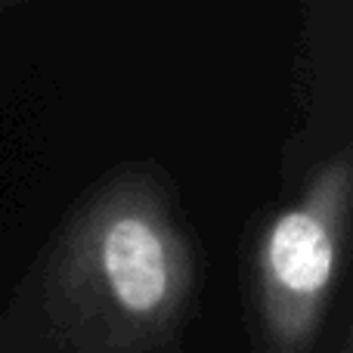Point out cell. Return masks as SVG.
I'll use <instances>...</instances> for the list:
<instances>
[{
    "label": "cell",
    "mask_w": 353,
    "mask_h": 353,
    "mask_svg": "<svg viewBox=\"0 0 353 353\" xmlns=\"http://www.w3.org/2000/svg\"><path fill=\"white\" fill-rule=\"evenodd\" d=\"M353 211L350 152L329 155L267 220L254 248V288L273 353H307L335 298Z\"/></svg>",
    "instance_id": "obj_2"
},
{
    "label": "cell",
    "mask_w": 353,
    "mask_h": 353,
    "mask_svg": "<svg viewBox=\"0 0 353 353\" xmlns=\"http://www.w3.org/2000/svg\"><path fill=\"white\" fill-rule=\"evenodd\" d=\"M195 245L168 171L128 161L65 214L41 263L47 313L78 353H155L186 319Z\"/></svg>",
    "instance_id": "obj_1"
},
{
    "label": "cell",
    "mask_w": 353,
    "mask_h": 353,
    "mask_svg": "<svg viewBox=\"0 0 353 353\" xmlns=\"http://www.w3.org/2000/svg\"><path fill=\"white\" fill-rule=\"evenodd\" d=\"M22 3V0H0V16H3V12H10L12 6H19Z\"/></svg>",
    "instance_id": "obj_3"
}]
</instances>
